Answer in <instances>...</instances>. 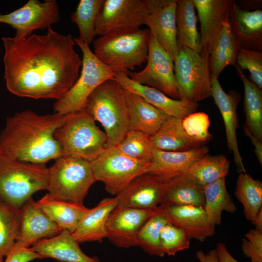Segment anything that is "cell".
<instances>
[{"label": "cell", "instance_id": "38", "mask_svg": "<svg viewBox=\"0 0 262 262\" xmlns=\"http://www.w3.org/2000/svg\"><path fill=\"white\" fill-rule=\"evenodd\" d=\"M155 211V210H154ZM155 212L141 229L137 237V246L151 256L163 257L160 236L161 230L167 222L160 213Z\"/></svg>", "mask_w": 262, "mask_h": 262}, {"label": "cell", "instance_id": "22", "mask_svg": "<svg viewBox=\"0 0 262 262\" xmlns=\"http://www.w3.org/2000/svg\"><path fill=\"white\" fill-rule=\"evenodd\" d=\"M177 0H163L150 10L145 24L173 61L179 50L177 42Z\"/></svg>", "mask_w": 262, "mask_h": 262}, {"label": "cell", "instance_id": "21", "mask_svg": "<svg viewBox=\"0 0 262 262\" xmlns=\"http://www.w3.org/2000/svg\"><path fill=\"white\" fill-rule=\"evenodd\" d=\"M200 23L202 51L210 53L224 23L229 20L231 0H193Z\"/></svg>", "mask_w": 262, "mask_h": 262}, {"label": "cell", "instance_id": "31", "mask_svg": "<svg viewBox=\"0 0 262 262\" xmlns=\"http://www.w3.org/2000/svg\"><path fill=\"white\" fill-rule=\"evenodd\" d=\"M204 195V209L209 223L215 227L222 222V213H233L237 207L226 185V178L203 187Z\"/></svg>", "mask_w": 262, "mask_h": 262}, {"label": "cell", "instance_id": "23", "mask_svg": "<svg viewBox=\"0 0 262 262\" xmlns=\"http://www.w3.org/2000/svg\"><path fill=\"white\" fill-rule=\"evenodd\" d=\"M79 244L72 232L63 230L54 236L39 241L31 248L42 259L52 258L62 262H100L98 257L86 255Z\"/></svg>", "mask_w": 262, "mask_h": 262}, {"label": "cell", "instance_id": "7", "mask_svg": "<svg viewBox=\"0 0 262 262\" xmlns=\"http://www.w3.org/2000/svg\"><path fill=\"white\" fill-rule=\"evenodd\" d=\"M49 169L47 190L51 196L83 204L96 181L90 162L75 157L61 156Z\"/></svg>", "mask_w": 262, "mask_h": 262}, {"label": "cell", "instance_id": "1", "mask_svg": "<svg viewBox=\"0 0 262 262\" xmlns=\"http://www.w3.org/2000/svg\"><path fill=\"white\" fill-rule=\"evenodd\" d=\"M4 78L8 90L20 97L61 99L79 77L82 60L74 37L47 28L44 35L3 37Z\"/></svg>", "mask_w": 262, "mask_h": 262}, {"label": "cell", "instance_id": "5", "mask_svg": "<svg viewBox=\"0 0 262 262\" xmlns=\"http://www.w3.org/2000/svg\"><path fill=\"white\" fill-rule=\"evenodd\" d=\"M49 169L45 164L20 161L0 152V199L20 209L36 192L47 190Z\"/></svg>", "mask_w": 262, "mask_h": 262}, {"label": "cell", "instance_id": "14", "mask_svg": "<svg viewBox=\"0 0 262 262\" xmlns=\"http://www.w3.org/2000/svg\"><path fill=\"white\" fill-rule=\"evenodd\" d=\"M155 213L154 210L138 209L117 204L108 217L106 238L120 248L137 246L141 229Z\"/></svg>", "mask_w": 262, "mask_h": 262}, {"label": "cell", "instance_id": "36", "mask_svg": "<svg viewBox=\"0 0 262 262\" xmlns=\"http://www.w3.org/2000/svg\"><path fill=\"white\" fill-rule=\"evenodd\" d=\"M21 208H15L0 199V257L12 250L19 236Z\"/></svg>", "mask_w": 262, "mask_h": 262}, {"label": "cell", "instance_id": "18", "mask_svg": "<svg viewBox=\"0 0 262 262\" xmlns=\"http://www.w3.org/2000/svg\"><path fill=\"white\" fill-rule=\"evenodd\" d=\"M155 211L168 222L183 229L190 239L203 242L215 233V227L208 221L202 207L159 205Z\"/></svg>", "mask_w": 262, "mask_h": 262}, {"label": "cell", "instance_id": "32", "mask_svg": "<svg viewBox=\"0 0 262 262\" xmlns=\"http://www.w3.org/2000/svg\"><path fill=\"white\" fill-rule=\"evenodd\" d=\"M234 66L244 88V107L246 122L244 126L256 138L262 142V89L249 81L237 65Z\"/></svg>", "mask_w": 262, "mask_h": 262}, {"label": "cell", "instance_id": "43", "mask_svg": "<svg viewBox=\"0 0 262 262\" xmlns=\"http://www.w3.org/2000/svg\"><path fill=\"white\" fill-rule=\"evenodd\" d=\"M245 237L241 246L244 255L250 258L251 262H262V232L250 229Z\"/></svg>", "mask_w": 262, "mask_h": 262}, {"label": "cell", "instance_id": "11", "mask_svg": "<svg viewBox=\"0 0 262 262\" xmlns=\"http://www.w3.org/2000/svg\"><path fill=\"white\" fill-rule=\"evenodd\" d=\"M150 13L147 0H105L95 24V35L140 28Z\"/></svg>", "mask_w": 262, "mask_h": 262}, {"label": "cell", "instance_id": "30", "mask_svg": "<svg viewBox=\"0 0 262 262\" xmlns=\"http://www.w3.org/2000/svg\"><path fill=\"white\" fill-rule=\"evenodd\" d=\"M181 119L171 117L156 133L150 136L156 149L184 151L204 146L191 138L184 130Z\"/></svg>", "mask_w": 262, "mask_h": 262}, {"label": "cell", "instance_id": "13", "mask_svg": "<svg viewBox=\"0 0 262 262\" xmlns=\"http://www.w3.org/2000/svg\"><path fill=\"white\" fill-rule=\"evenodd\" d=\"M60 19L55 0H29L21 7L8 14L0 13V23L16 29L17 38L27 37L34 30L48 28Z\"/></svg>", "mask_w": 262, "mask_h": 262}, {"label": "cell", "instance_id": "37", "mask_svg": "<svg viewBox=\"0 0 262 262\" xmlns=\"http://www.w3.org/2000/svg\"><path fill=\"white\" fill-rule=\"evenodd\" d=\"M105 0H81L70 16L79 31V38L84 43H93L95 37V24L98 14Z\"/></svg>", "mask_w": 262, "mask_h": 262}, {"label": "cell", "instance_id": "24", "mask_svg": "<svg viewBox=\"0 0 262 262\" xmlns=\"http://www.w3.org/2000/svg\"><path fill=\"white\" fill-rule=\"evenodd\" d=\"M230 24L241 48L262 51V11L242 9L232 0Z\"/></svg>", "mask_w": 262, "mask_h": 262}, {"label": "cell", "instance_id": "35", "mask_svg": "<svg viewBox=\"0 0 262 262\" xmlns=\"http://www.w3.org/2000/svg\"><path fill=\"white\" fill-rule=\"evenodd\" d=\"M230 162L226 156L208 154L194 164L188 173L200 186L203 187L222 178H226Z\"/></svg>", "mask_w": 262, "mask_h": 262}, {"label": "cell", "instance_id": "39", "mask_svg": "<svg viewBox=\"0 0 262 262\" xmlns=\"http://www.w3.org/2000/svg\"><path fill=\"white\" fill-rule=\"evenodd\" d=\"M115 146L131 158L148 162H150L156 150L149 136L134 130H130Z\"/></svg>", "mask_w": 262, "mask_h": 262}, {"label": "cell", "instance_id": "41", "mask_svg": "<svg viewBox=\"0 0 262 262\" xmlns=\"http://www.w3.org/2000/svg\"><path fill=\"white\" fill-rule=\"evenodd\" d=\"M186 133L193 139L205 145L212 139L209 131L210 120L204 112H194L181 120Z\"/></svg>", "mask_w": 262, "mask_h": 262}, {"label": "cell", "instance_id": "3", "mask_svg": "<svg viewBox=\"0 0 262 262\" xmlns=\"http://www.w3.org/2000/svg\"><path fill=\"white\" fill-rule=\"evenodd\" d=\"M130 92L113 78L97 87L83 109L103 127L106 148L115 146L131 130Z\"/></svg>", "mask_w": 262, "mask_h": 262}, {"label": "cell", "instance_id": "9", "mask_svg": "<svg viewBox=\"0 0 262 262\" xmlns=\"http://www.w3.org/2000/svg\"><path fill=\"white\" fill-rule=\"evenodd\" d=\"M82 53V70L75 84L54 105L55 113L67 115L82 110L92 92L102 82L114 77L115 72L102 63L89 46L74 37Z\"/></svg>", "mask_w": 262, "mask_h": 262}, {"label": "cell", "instance_id": "28", "mask_svg": "<svg viewBox=\"0 0 262 262\" xmlns=\"http://www.w3.org/2000/svg\"><path fill=\"white\" fill-rule=\"evenodd\" d=\"M240 49V44L231 29L229 19L224 23L210 53L209 65L212 77L218 78L227 66L236 65Z\"/></svg>", "mask_w": 262, "mask_h": 262}, {"label": "cell", "instance_id": "48", "mask_svg": "<svg viewBox=\"0 0 262 262\" xmlns=\"http://www.w3.org/2000/svg\"><path fill=\"white\" fill-rule=\"evenodd\" d=\"M251 223L255 226V229L262 232V208L255 216Z\"/></svg>", "mask_w": 262, "mask_h": 262}, {"label": "cell", "instance_id": "25", "mask_svg": "<svg viewBox=\"0 0 262 262\" xmlns=\"http://www.w3.org/2000/svg\"><path fill=\"white\" fill-rule=\"evenodd\" d=\"M118 198L102 199L82 218L72 232L74 238L80 244L87 242H101L106 238V224L111 211L117 205Z\"/></svg>", "mask_w": 262, "mask_h": 262}, {"label": "cell", "instance_id": "12", "mask_svg": "<svg viewBox=\"0 0 262 262\" xmlns=\"http://www.w3.org/2000/svg\"><path fill=\"white\" fill-rule=\"evenodd\" d=\"M146 67L138 72L126 74L134 82L163 92L169 97L180 99L174 73V61L150 33Z\"/></svg>", "mask_w": 262, "mask_h": 262}, {"label": "cell", "instance_id": "47", "mask_svg": "<svg viewBox=\"0 0 262 262\" xmlns=\"http://www.w3.org/2000/svg\"><path fill=\"white\" fill-rule=\"evenodd\" d=\"M196 256L200 262H218V257L216 249L210 250L205 254L202 250H198Z\"/></svg>", "mask_w": 262, "mask_h": 262}, {"label": "cell", "instance_id": "10", "mask_svg": "<svg viewBox=\"0 0 262 262\" xmlns=\"http://www.w3.org/2000/svg\"><path fill=\"white\" fill-rule=\"evenodd\" d=\"M91 163L97 181L107 192L117 196L138 176L147 173L150 162L131 158L116 146L107 147Z\"/></svg>", "mask_w": 262, "mask_h": 262}, {"label": "cell", "instance_id": "34", "mask_svg": "<svg viewBox=\"0 0 262 262\" xmlns=\"http://www.w3.org/2000/svg\"><path fill=\"white\" fill-rule=\"evenodd\" d=\"M234 195L243 206L245 217L251 222L262 208V181L246 173H240Z\"/></svg>", "mask_w": 262, "mask_h": 262}, {"label": "cell", "instance_id": "2", "mask_svg": "<svg viewBox=\"0 0 262 262\" xmlns=\"http://www.w3.org/2000/svg\"><path fill=\"white\" fill-rule=\"evenodd\" d=\"M68 115V114H67ZM67 115H39L29 109L8 117L0 134V152L16 160L45 164L61 156L56 130Z\"/></svg>", "mask_w": 262, "mask_h": 262}, {"label": "cell", "instance_id": "27", "mask_svg": "<svg viewBox=\"0 0 262 262\" xmlns=\"http://www.w3.org/2000/svg\"><path fill=\"white\" fill-rule=\"evenodd\" d=\"M159 205H193L204 208L203 187L188 174L174 178L166 183V188Z\"/></svg>", "mask_w": 262, "mask_h": 262}, {"label": "cell", "instance_id": "49", "mask_svg": "<svg viewBox=\"0 0 262 262\" xmlns=\"http://www.w3.org/2000/svg\"><path fill=\"white\" fill-rule=\"evenodd\" d=\"M3 258L0 257V262H3Z\"/></svg>", "mask_w": 262, "mask_h": 262}, {"label": "cell", "instance_id": "16", "mask_svg": "<svg viewBox=\"0 0 262 262\" xmlns=\"http://www.w3.org/2000/svg\"><path fill=\"white\" fill-rule=\"evenodd\" d=\"M167 181L147 173L143 174L116 196L118 204L138 209L155 210L160 204Z\"/></svg>", "mask_w": 262, "mask_h": 262}, {"label": "cell", "instance_id": "33", "mask_svg": "<svg viewBox=\"0 0 262 262\" xmlns=\"http://www.w3.org/2000/svg\"><path fill=\"white\" fill-rule=\"evenodd\" d=\"M176 21L179 48L185 47L201 52L193 0H177Z\"/></svg>", "mask_w": 262, "mask_h": 262}, {"label": "cell", "instance_id": "42", "mask_svg": "<svg viewBox=\"0 0 262 262\" xmlns=\"http://www.w3.org/2000/svg\"><path fill=\"white\" fill-rule=\"evenodd\" d=\"M236 64L243 71L247 69L254 83L262 88V52L241 48L237 55Z\"/></svg>", "mask_w": 262, "mask_h": 262}, {"label": "cell", "instance_id": "44", "mask_svg": "<svg viewBox=\"0 0 262 262\" xmlns=\"http://www.w3.org/2000/svg\"><path fill=\"white\" fill-rule=\"evenodd\" d=\"M42 257L31 247L26 248H14L6 256L3 262H30Z\"/></svg>", "mask_w": 262, "mask_h": 262}, {"label": "cell", "instance_id": "26", "mask_svg": "<svg viewBox=\"0 0 262 262\" xmlns=\"http://www.w3.org/2000/svg\"><path fill=\"white\" fill-rule=\"evenodd\" d=\"M36 202L60 228L72 232L90 210L83 204L58 199L48 193Z\"/></svg>", "mask_w": 262, "mask_h": 262}, {"label": "cell", "instance_id": "4", "mask_svg": "<svg viewBox=\"0 0 262 262\" xmlns=\"http://www.w3.org/2000/svg\"><path fill=\"white\" fill-rule=\"evenodd\" d=\"M150 34L140 28L100 36L93 42V53L115 72L127 73L147 62Z\"/></svg>", "mask_w": 262, "mask_h": 262}, {"label": "cell", "instance_id": "8", "mask_svg": "<svg viewBox=\"0 0 262 262\" xmlns=\"http://www.w3.org/2000/svg\"><path fill=\"white\" fill-rule=\"evenodd\" d=\"M174 64L180 99L198 103L212 96L208 54L182 47L179 48Z\"/></svg>", "mask_w": 262, "mask_h": 262}, {"label": "cell", "instance_id": "17", "mask_svg": "<svg viewBox=\"0 0 262 262\" xmlns=\"http://www.w3.org/2000/svg\"><path fill=\"white\" fill-rule=\"evenodd\" d=\"M113 78L130 92L140 96L172 117L182 119L196 112L198 106V103L173 99L154 88L138 83L124 72H115Z\"/></svg>", "mask_w": 262, "mask_h": 262}, {"label": "cell", "instance_id": "45", "mask_svg": "<svg viewBox=\"0 0 262 262\" xmlns=\"http://www.w3.org/2000/svg\"><path fill=\"white\" fill-rule=\"evenodd\" d=\"M215 249L218 254V262H239L231 256L223 243L218 242Z\"/></svg>", "mask_w": 262, "mask_h": 262}, {"label": "cell", "instance_id": "6", "mask_svg": "<svg viewBox=\"0 0 262 262\" xmlns=\"http://www.w3.org/2000/svg\"><path fill=\"white\" fill-rule=\"evenodd\" d=\"M61 156L75 157L92 162L106 148L107 138L95 120L83 109L67 115L54 132Z\"/></svg>", "mask_w": 262, "mask_h": 262}, {"label": "cell", "instance_id": "29", "mask_svg": "<svg viewBox=\"0 0 262 262\" xmlns=\"http://www.w3.org/2000/svg\"><path fill=\"white\" fill-rule=\"evenodd\" d=\"M131 130L151 136L158 131L172 117L131 93Z\"/></svg>", "mask_w": 262, "mask_h": 262}, {"label": "cell", "instance_id": "15", "mask_svg": "<svg viewBox=\"0 0 262 262\" xmlns=\"http://www.w3.org/2000/svg\"><path fill=\"white\" fill-rule=\"evenodd\" d=\"M62 230L32 197L21 208L19 234L13 248H29L39 241L54 236Z\"/></svg>", "mask_w": 262, "mask_h": 262}, {"label": "cell", "instance_id": "46", "mask_svg": "<svg viewBox=\"0 0 262 262\" xmlns=\"http://www.w3.org/2000/svg\"><path fill=\"white\" fill-rule=\"evenodd\" d=\"M246 135L250 139L254 147V152L261 166L262 165V142L256 138L249 131L243 126Z\"/></svg>", "mask_w": 262, "mask_h": 262}, {"label": "cell", "instance_id": "40", "mask_svg": "<svg viewBox=\"0 0 262 262\" xmlns=\"http://www.w3.org/2000/svg\"><path fill=\"white\" fill-rule=\"evenodd\" d=\"M190 239L183 229L168 222L161 230V247L168 256H174L177 252L189 248Z\"/></svg>", "mask_w": 262, "mask_h": 262}, {"label": "cell", "instance_id": "20", "mask_svg": "<svg viewBox=\"0 0 262 262\" xmlns=\"http://www.w3.org/2000/svg\"><path fill=\"white\" fill-rule=\"evenodd\" d=\"M219 109L225 128L226 139L229 151L233 154L237 171L246 173L243 159L239 151L236 128L237 108L241 98L235 91L226 93L221 87L218 78L212 77V96Z\"/></svg>", "mask_w": 262, "mask_h": 262}, {"label": "cell", "instance_id": "19", "mask_svg": "<svg viewBox=\"0 0 262 262\" xmlns=\"http://www.w3.org/2000/svg\"><path fill=\"white\" fill-rule=\"evenodd\" d=\"M209 149L204 145L184 151H165L156 149L147 173L164 181L187 173L192 166L207 154Z\"/></svg>", "mask_w": 262, "mask_h": 262}]
</instances>
